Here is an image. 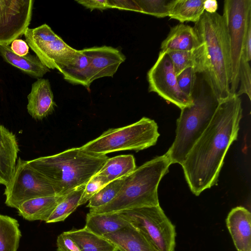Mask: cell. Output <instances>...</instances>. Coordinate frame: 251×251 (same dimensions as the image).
I'll return each instance as SVG.
<instances>
[{"label":"cell","instance_id":"cell-1","mask_svg":"<svg viewBox=\"0 0 251 251\" xmlns=\"http://www.w3.org/2000/svg\"><path fill=\"white\" fill-rule=\"evenodd\" d=\"M242 113V101L236 93L219 103L210 123L181 165L195 195L217 184L226 153L237 139Z\"/></svg>","mask_w":251,"mask_h":251},{"label":"cell","instance_id":"cell-2","mask_svg":"<svg viewBox=\"0 0 251 251\" xmlns=\"http://www.w3.org/2000/svg\"><path fill=\"white\" fill-rule=\"evenodd\" d=\"M203 47V78L219 102L230 95V54L225 20L204 11L193 27Z\"/></svg>","mask_w":251,"mask_h":251},{"label":"cell","instance_id":"cell-3","mask_svg":"<svg viewBox=\"0 0 251 251\" xmlns=\"http://www.w3.org/2000/svg\"><path fill=\"white\" fill-rule=\"evenodd\" d=\"M108 158L77 147L28 162L50 182L56 195H65L86 185Z\"/></svg>","mask_w":251,"mask_h":251},{"label":"cell","instance_id":"cell-4","mask_svg":"<svg viewBox=\"0 0 251 251\" xmlns=\"http://www.w3.org/2000/svg\"><path fill=\"white\" fill-rule=\"evenodd\" d=\"M171 165L166 153L145 162L125 177L121 189L112 201L102 206L89 209V212H119L159 205L158 185Z\"/></svg>","mask_w":251,"mask_h":251},{"label":"cell","instance_id":"cell-5","mask_svg":"<svg viewBox=\"0 0 251 251\" xmlns=\"http://www.w3.org/2000/svg\"><path fill=\"white\" fill-rule=\"evenodd\" d=\"M193 103L181 110L176 137L165 153L171 164L181 165L189 151L210 123L219 103L210 92L193 95Z\"/></svg>","mask_w":251,"mask_h":251},{"label":"cell","instance_id":"cell-6","mask_svg":"<svg viewBox=\"0 0 251 251\" xmlns=\"http://www.w3.org/2000/svg\"><path fill=\"white\" fill-rule=\"evenodd\" d=\"M159 135L157 123L144 117L128 126L109 128L80 147L97 154L125 150L138 151L155 145Z\"/></svg>","mask_w":251,"mask_h":251},{"label":"cell","instance_id":"cell-7","mask_svg":"<svg viewBox=\"0 0 251 251\" xmlns=\"http://www.w3.org/2000/svg\"><path fill=\"white\" fill-rule=\"evenodd\" d=\"M118 213L138 229L158 251H175V226L159 205Z\"/></svg>","mask_w":251,"mask_h":251},{"label":"cell","instance_id":"cell-8","mask_svg":"<svg viewBox=\"0 0 251 251\" xmlns=\"http://www.w3.org/2000/svg\"><path fill=\"white\" fill-rule=\"evenodd\" d=\"M229 38L230 54V94L239 85L240 61L248 24L251 21V0H225L223 14Z\"/></svg>","mask_w":251,"mask_h":251},{"label":"cell","instance_id":"cell-9","mask_svg":"<svg viewBox=\"0 0 251 251\" xmlns=\"http://www.w3.org/2000/svg\"><path fill=\"white\" fill-rule=\"evenodd\" d=\"M3 194L5 204L16 209L28 200L56 195L50 182L28 161L21 157L17 159L14 174Z\"/></svg>","mask_w":251,"mask_h":251},{"label":"cell","instance_id":"cell-10","mask_svg":"<svg viewBox=\"0 0 251 251\" xmlns=\"http://www.w3.org/2000/svg\"><path fill=\"white\" fill-rule=\"evenodd\" d=\"M29 47L49 69L58 71L71 61L78 50L67 45L47 24L28 28L24 33Z\"/></svg>","mask_w":251,"mask_h":251},{"label":"cell","instance_id":"cell-11","mask_svg":"<svg viewBox=\"0 0 251 251\" xmlns=\"http://www.w3.org/2000/svg\"><path fill=\"white\" fill-rule=\"evenodd\" d=\"M147 77L149 92L157 93L180 109L193 103V97L187 96L180 90L173 65L167 53L160 51Z\"/></svg>","mask_w":251,"mask_h":251},{"label":"cell","instance_id":"cell-12","mask_svg":"<svg viewBox=\"0 0 251 251\" xmlns=\"http://www.w3.org/2000/svg\"><path fill=\"white\" fill-rule=\"evenodd\" d=\"M33 0H0V45L9 46L30 24Z\"/></svg>","mask_w":251,"mask_h":251},{"label":"cell","instance_id":"cell-13","mask_svg":"<svg viewBox=\"0 0 251 251\" xmlns=\"http://www.w3.org/2000/svg\"><path fill=\"white\" fill-rule=\"evenodd\" d=\"M81 50L89 60L93 81L103 77H113L126 59L120 50L110 46L93 47Z\"/></svg>","mask_w":251,"mask_h":251},{"label":"cell","instance_id":"cell-14","mask_svg":"<svg viewBox=\"0 0 251 251\" xmlns=\"http://www.w3.org/2000/svg\"><path fill=\"white\" fill-rule=\"evenodd\" d=\"M27 111L36 120H42L51 114L56 104L49 80L39 78L32 83L27 96Z\"/></svg>","mask_w":251,"mask_h":251},{"label":"cell","instance_id":"cell-15","mask_svg":"<svg viewBox=\"0 0 251 251\" xmlns=\"http://www.w3.org/2000/svg\"><path fill=\"white\" fill-rule=\"evenodd\" d=\"M226 224L237 251H251V214L243 206L233 208Z\"/></svg>","mask_w":251,"mask_h":251},{"label":"cell","instance_id":"cell-16","mask_svg":"<svg viewBox=\"0 0 251 251\" xmlns=\"http://www.w3.org/2000/svg\"><path fill=\"white\" fill-rule=\"evenodd\" d=\"M19 151L16 135L0 124V184L5 186L10 181Z\"/></svg>","mask_w":251,"mask_h":251},{"label":"cell","instance_id":"cell-17","mask_svg":"<svg viewBox=\"0 0 251 251\" xmlns=\"http://www.w3.org/2000/svg\"><path fill=\"white\" fill-rule=\"evenodd\" d=\"M103 237L120 251H158L142 233L130 223L124 228Z\"/></svg>","mask_w":251,"mask_h":251},{"label":"cell","instance_id":"cell-18","mask_svg":"<svg viewBox=\"0 0 251 251\" xmlns=\"http://www.w3.org/2000/svg\"><path fill=\"white\" fill-rule=\"evenodd\" d=\"M201 45L193 27L179 24L170 28L162 41L160 51H186L195 50Z\"/></svg>","mask_w":251,"mask_h":251},{"label":"cell","instance_id":"cell-19","mask_svg":"<svg viewBox=\"0 0 251 251\" xmlns=\"http://www.w3.org/2000/svg\"><path fill=\"white\" fill-rule=\"evenodd\" d=\"M64 196L55 195L28 200L22 202L17 208L18 214L29 221L46 222Z\"/></svg>","mask_w":251,"mask_h":251},{"label":"cell","instance_id":"cell-20","mask_svg":"<svg viewBox=\"0 0 251 251\" xmlns=\"http://www.w3.org/2000/svg\"><path fill=\"white\" fill-rule=\"evenodd\" d=\"M0 55L7 63L30 76L41 78L50 72L36 55L30 54L25 56L18 55L12 51L9 46L0 45Z\"/></svg>","mask_w":251,"mask_h":251},{"label":"cell","instance_id":"cell-21","mask_svg":"<svg viewBox=\"0 0 251 251\" xmlns=\"http://www.w3.org/2000/svg\"><path fill=\"white\" fill-rule=\"evenodd\" d=\"M59 71L64 79L72 84L81 85L89 89L93 82L89 60L81 50H78L75 57Z\"/></svg>","mask_w":251,"mask_h":251},{"label":"cell","instance_id":"cell-22","mask_svg":"<svg viewBox=\"0 0 251 251\" xmlns=\"http://www.w3.org/2000/svg\"><path fill=\"white\" fill-rule=\"evenodd\" d=\"M129 224L118 212L88 213L85 227L93 233L103 236L116 232Z\"/></svg>","mask_w":251,"mask_h":251},{"label":"cell","instance_id":"cell-23","mask_svg":"<svg viewBox=\"0 0 251 251\" xmlns=\"http://www.w3.org/2000/svg\"><path fill=\"white\" fill-rule=\"evenodd\" d=\"M64 233L75 242L81 251H118L108 240L85 227Z\"/></svg>","mask_w":251,"mask_h":251},{"label":"cell","instance_id":"cell-24","mask_svg":"<svg viewBox=\"0 0 251 251\" xmlns=\"http://www.w3.org/2000/svg\"><path fill=\"white\" fill-rule=\"evenodd\" d=\"M204 0H169V16L180 23H196L204 12Z\"/></svg>","mask_w":251,"mask_h":251},{"label":"cell","instance_id":"cell-25","mask_svg":"<svg viewBox=\"0 0 251 251\" xmlns=\"http://www.w3.org/2000/svg\"><path fill=\"white\" fill-rule=\"evenodd\" d=\"M136 168L135 160L132 155H120L109 158L97 173L108 182L125 177Z\"/></svg>","mask_w":251,"mask_h":251},{"label":"cell","instance_id":"cell-26","mask_svg":"<svg viewBox=\"0 0 251 251\" xmlns=\"http://www.w3.org/2000/svg\"><path fill=\"white\" fill-rule=\"evenodd\" d=\"M174 67L176 76L188 68H194L197 73H202L203 69V47L201 43L194 50L173 51L167 53Z\"/></svg>","mask_w":251,"mask_h":251},{"label":"cell","instance_id":"cell-27","mask_svg":"<svg viewBox=\"0 0 251 251\" xmlns=\"http://www.w3.org/2000/svg\"><path fill=\"white\" fill-rule=\"evenodd\" d=\"M21 237L18 221L0 214V251H17Z\"/></svg>","mask_w":251,"mask_h":251},{"label":"cell","instance_id":"cell-28","mask_svg":"<svg viewBox=\"0 0 251 251\" xmlns=\"http://www.w3.org/2000/svg\"><path fill=\"white\" fill-rule=\"evenodd\" d=\"M85 186L79 187L65 195L46 222L52 223L64 221L79 206L78 203Z\"/></svg>","mask_w":251,"mask_h":251},{"label":"cell","instance_id":"cell-29","mask_svg":"<svg viewBox=\"0 0 251 251\" xmlns=\"http://www.w3.org/2000/svg\"><path fill=\"white\" fill-rule=\"evenodd\" d=\"M125 177L117 179L105 185L89 200L86 207L89 209H95L112 201L121 189Z\"/></svg>","mask_w":251,"mask_h":251},{"label":"cell","instance_id":"cell-30","mask_svg":"<svg viewBox=\"0 0 251 251\" xmlns=\"http://www.w3.org/2000/svg\"><path fill=\"white\" fill-rule=\"evenodd\" d=\"M135 1L140 8L141 13L158 18L169 16V0H136Z\"/></svg>","mask_w":251,"mask_h":251},{"label":"cell","instance_id":"cell-31","mask_svg":"<svg viewBox=\"0 0 251 251\" xmlns=\"http://www.w3.org/2000/svg\"><path fill=\"white\" fill-rule=\"evenodd\" d=\"M239 89L236 95L246 94L251 99V68L250 62L241 57L239 71Z\"/></svg>","mask_w":251,"mask_h":251},{"label":"cell","instance_id":"cell-32","mask_svg":"<svg viewBox=\"0 0 251 251\" xmlns=\"http://www.w3.org/2000/svg\"><path fill=\"white\" fill-rule=\"evenodd\" d=\"M197 72L195 68H188L176 76L178 85L186 95L193 97L197 79Z\"/></svg>","mask_w":251,"mask_h":251},{"label":"cell","instance_id":"cell-33","mask_svg":"<svg viewBox=\"0 0 251 251\" xmlns=\"http://www.w3.org/2000/svg\"><path fill=\"white\" fill-rule=\"evenodd\" d=\"M108 183L102 176L98 174L94 175L86 184L78 206L86 203L96 193Z\"/></svg>","mask_w":251,"mask_h":251},{"label":"cell","instance_id":"cell-34","mask_svg":"<svg viewBox=\"0 0 251 251\" xmlns=\"http://www.w3.org/2000/svg\"><path fill=\"white\" fill-rule=\"evenodd\" d=\"M56 245L57 251H81L75 242L64 232L58 236Z\"/></svg>","mask_w":251,"mask_h":251},{"label":"cell","instance_id":"cell-35","mask_svg":"<svg viewBox=\"0 0 251 251\" xmlns=\"http://www.w3.org/2000/svg\"><path fill=\"white\" fill-rule=\"evenodd\" d=\"M76 1L91 11L95 9L102 10L111 8L110 1L107 0H84Z\"/></svg>","mask_w":251,"mask_h":251},{"label":"cell","instance_id":"cell-36","mask_svg":"<svg viewBox=\"0 0 251 251\" xmlns=\"http://www.w3.org/2000/svg\"><path fill=\"white\" fill-rule=\"evenodd\" d=\"M111 8L132 10L141 13V10L135 0H109Z\"/></svg>","mask_w":251,"mask_h":251},{"label":"cell","instance_id":"cell-37","mask_svg":"<svg viewBox=\"0 0 251 251\" xmlns=\"http://www.w3.org/2000/svg\"><path fill=\"white\" fill-rule=\"evenodd\" d=\"M12 51L19 56H25L28 54L29 46L25 41L22 39H16L13 41L10 46Z\"/></svg>","mask_w":251,"mask_h":251},{"label":"cell","instance_id":"cell-38","mask_svg":"<svg viewBox=\"0 0 251 251\" xmlns=\"http://www.w3.org/2000/svg\"><path fill=\"white\" fill-rule=\"evenodd\" d=\"M242 57L249 62L251 60V21L248 25Z\"/></svg>","mask_w":251,"mask_h":251},{"label":"cell","instance_id":"cell-39","mask_svg":"<svg viewBox=\"0 0 251 251\" xmlns=\"http://www.w3.org/2000/svg\"><path fill=\"white\" fill-rule=\"evenodd\" d=\"M203 6L205 12L213 14L217 12L218 7V2L216 0H204Z\"/></svg>","mask_w":251,"mask_h":251}]
</instances>
